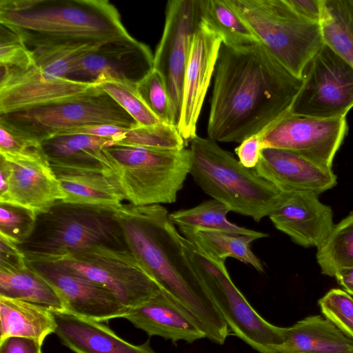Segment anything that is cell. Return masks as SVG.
Masks as SVG:
<instances>
[{"mask_svg":"<svg viewBox=\"0 0 353 353\" xmlns=\"http://www.w3.org/2000/svg\"><path fill=\"white\" fill-rule=\"evenodd\" d=\"M190 174L197 185L230 212L248 216L259 222L269 216L283 192L244 167L216 141L199 136L190 141Z\"/></svg>","mask_w":353,"mask_h":353,"instance_id":"5b68a950","label":"cell"},{"mask_svg":"<svg viewBox=\"0 0 353 353\" xmlns=\"http://www.w3.org/2000/svg\"><path fill=\"white\" fill-rule=\"evenodd\" d=\"M40 146L39 143L25 137L19 132L0 123V152L21 154Z\"/></svg>","mask_w":353,"mask_h":353,"instance_id":"f35d334b","label":"cell"},{"mask_svg":"<svg viewBox=\"0 0 353 353\" xmlns=\"http://www.w3.org/2000/svg\"><path fill=\"white\" fill-rule=\"evenodd\" d=\"M259 41L290 73L301 79L323 46L320 23L308 21L287 0H226Z\"/></svg>","mask_w":353,"mask_h":353,"instance_id":"52a82bcc","label":"cell"},{"mask_svg":"<svg viewBox=\"0 0 353 353\" xmlns=\"http://www.w3.org/2000/svg\"><path fill=\"white\" fill-rule=\"evenodd\" d=\"M201 21V0L168 1L163 34L154 54V69L164 80L176 128L181 117L183 81L192 39Z\"/></svg>","mask_w":353,"mask_h":353,"instance_id":"7c38bea8","label":"cell"},{"mask_svg":"<svg viewBox=\"0 0 353 353\" xmlns=\"http://www.w3.org/2000/svg\"><path fill=\"white\" fill-rule=\"evenodd\" d=\"M334 277L344 290L353 296V267L339 270Z\"/></svg>","mask_w":353,"mask_h":353,"instance_id":"7bdbcfd3","label":"cell"},{"mask_svg":"<svg viewBox=\"0 0 353 353\" xmlns=\"http://www.w3.org/2000/svg\"><path fill=\"white\" fill-rule=\"evenodd\" d=\"M69 203L121 207L124 196L114 174L52 167Z\"/></svg>","mask_w":353,"mask_h":353,"instance_id":"d4e9b609","label":"cell"},{"mask_svg":"<svg viewBox=\"0 0 353 353\" xmlns=\"http://www.w3.org/2000/svg\"><path fill=\"white\" fill-rule=\"evenodd\" d=\"M36 215L19 205L0 203V236L17 245L22 243L32 231Z\"/></svg>","mask_w":353,"mask_h":353,"instance_id":"74e56055","label":"cell"},{"mask_svg":"<svg viewBox=\"0 0 353 353\" xmlns=\"http://www.w3.org/2000/svg\"><path fill=\"white\" fill-rule=\"evenodd\" d=\"M274 353H353V340L321 315L308 316L285 327Z\"/></svg>","mask_w":353,"mask_h":353,"instance_id":"cb8c5ba5","label":"cell"},{"mask_svg":"<svg viewBox=\"0 0 353 353\" xmlns=\"http://www.w3.org/2000/svg\"><path fill=\"white\" fill-rule=\"evenodd\" d=\"M289 113L314 118L346 117L353 108V68L325 44L306 65Z\"/></svg>","mask_w":353,"mask_h":353,"instance_id":"8fae6325","label":"cell"},{"mask_svg":"<svg viewBox=\"0 0 353 353\" xmlns=\"http://www.w3.org/2000/svg\"><path fill=\"white\" fill-rule=\"evenodd\" d=\"M287 2L304 19L320 23L323 13V0H287Z\"/></svg>","mask_w":353,"mask_h":353,"instance_id":"b9f144b4","label":"cell"},{"mask_svg":"<svg viewBox=\"0 0 353 353\" xmlns=\"http://www.w3.org/2000/svg\"><path fill=\"white\" fill-rule=\"evenodd\" d=\"M27 263L53 288L66 312L105 322L123 318L128 310L105 288L61 264Z\"/></svg>","mask_w":353,"mask_h":353,"instance_id":"2e32d148","label":"cell"},{"mask_svg":"<svg viewBox=\"0 0 353 353\" xmlns=\"http://www.w3.org/2000/svg\"><path fill=\"white\" fill-rule=\"evenodd\" d=\"M94 84L50 78L33 67L0 79V114L56 101L83 92Z\"/></svg>","mask_w":353,"mask_h":353,"instance_id":"ffe728a7","label":"cell"},{"mask_svg":"<svg viewBox=\"0 0 353 353\" xmlns=\"http://www.w3.org/2000/svg\"><path fill=\"white\" fill-rule=\"evenodd\" d=\"M262 150L261 134L252 135L235 148L239 161L245 168L253 169L258 163Z\"/></svg>","mask_w":353,"mask_h":353,"instance_id":"ab89813d","label":"cell"},{"mask_svg":"<svg viewBox=\"0 0 353 353\" xmlns=\"http://www.w3.org/2000/svg\"><path fill=\"white\" fill-rule=\"evenodd\" d=\"M0 123L39 143L71 128L101 124L131 128L139 125L106 92L94 84L74 96L0 114Z\"/></svg>","mask_w":353,"mask_h":353,"instance_id":"ba28073f","label":"cell"},{"mask_svg":"<svg viewBox=\"0 0 353 353\" xmlns=\"http://www.w3.org/2000/svg\"><path fill=\"white\" fill-rule=\"evenodd\" d=\"M112 141L83 134H56L40 143L51 167L114 174L103 148Z\"/></svg>","mask_w":353,"mask_h":353,"instance_id":"603a6c76","label":"cell"},{"mask_svg":"<svg viewBox=\"0 0 353 353\" xmlns=\"http://www.w3.org/2000/svg\"><path fill=\"white\" fill-rule=\"evenodd\" d=\"M316 256L326 276H334L339 270L353 267V212L334 225Z\"/></svg>","mask_w":353,"mask_h":353,"instance_id":"1f68e13d","label":"cell"},{"mask_svg":"<svg viewBox=\"0 0 353 353\" xmlns=\"http://www.w3.org/2000/svg\"><path fill=\"white\" fill-rule=\"evenodd\" d=\"M136 86L151 112L162 123L173 125L170 99L161 74L153 68Z\"/></svg>","mask_w":353,"mask_h":353,"instance_id":"d590c367","label":"cell"},{"mask_svg":"<svg viewBox=\"0 0 353 353\" xmlns=\"http://www.w3.org/2000/svg\"><path fill=\"white\" fill-rule=\"evenodd\" d=\"M324 44L353 68V0H323Z\"/></svg>","mask_w":353,"mask_h":353,"instance_id":"f546056e","label":"cell"},{"mask_svg":"<svg viewBox=\"0 0 353 353\" xmlns=\"http://www.w3.org/2000/svg\"><path fill=\"white\" fill-rule=\"evenodd\" d=\"M0 203L37 214L65 195L41 146L21 154L0 152Z\"/></svg>","mask_w":353,"mask_h":353,"instance_id":"4fadbf2b","label":"cell"},{"mask_svg":"<svg viewBox=\"0 0 353 353\" xmlns=\"http://www.w3.org/2000/svg\"><path fill=\"white\" fill-rule=\"evenodd\" d=\"M302 79L290 73L261 43H221L214 73L208 138L241 143L288 114Z\"/></svg>","mask_w":353,"mask_h":353,"instance_id":"6da1fadb","label":"cell"},{"mask_svg":"<svg viewBox=\"0 0 353 353\" xmlns=\"http://www.w3.org/2000/svg\"><path fill=\"white\" fill-rule=\"evenodd\" d=\"M203 21L222 39V43L241 47L260 42L250 26L226 0H201Z\"/></svg>","mask_w":353,"mask_h":353,"instance_id":"4dcf8cb0","label":"cell"},{"mask_svg":"<svg viewBox=\"0 0 353 353\" xmlns=\"http://www.w3.org/2000/svg\"><path fill=\"white\" fill-rule=\"evenodd\" d=\"M221 43V37L202 20L193 37L183 81L177 129L185 142H190L197 136V121L214 73Z\"/></svg>","mask_w":353,"mask_h":353,"instance_id":"e0dca14e","label":"cell"},{"mask_svg":"<svg viewBox=\"0 0 353 353\" xmlns=\"http://www.w3.org/2000/svg\"><path fill=\"white\" fill-rule=\"evenodd\" d=\"M269 217L277 230L304 248H319L335 225L332 208L319 200V194L311 192H283Z\"/></svg>","mask_w":353,"mask_h":353,"instance_id":"ac0fdd59","label":"cell"},{"mask_svg":"<svg viewBox=\"0 0 353 353\" xmlns=\"http://www.w3.org/2000/svg\"><path fill=\"white\" fill-rule=\"evenodd\" d=\"M94 84L106 92L139 125L150 126L161 123L139 95L136 84L112 79Z\"/></svg>","mask_w":353,"mask_h":353,"instance_id":"836d02e7","label":"cell"},{"mask_svg":"<svg viewBox=\"0 0 353 353\" xmlns=\"http://www.w3.org/2000/svg\"><path fill=\"white\" fill-rule=\"evenodd\" d=\"M123 318L150 336H160L174 343L184 341L192 343L206 338L196 319L164 290L128 308Z\"/></svg>","mask_w":353,"mask_h":353,"instance_id":"44dd1931","label":"cell"},{"mask_svg":"<svg viewBox=\"0 0 353 353\" xmlns=\"http://www.w3.org/2000/svg\"><path fill=\"white\" fill-rule=\"evenodd\" d=\"M114 209L128 249L160 287L196 319L206 338L223 344L229 327L167 209L159 204L130 203Z\"/></svg>","mask_w":353,"mask_h":353,"instance_id":"7a4b0ae2","label":"cell"},{"mask_svg":"<svg viewBox=\"0 0 353 353\" xmlns=\"http://www.w3.org/2000/svg\"><path fill=\"white\" fill-rule=\"evenodd\" d=\"M103 152L125 200L135 206L174 203L190 174L189 149L172 150L110 142Z\"/></svg>","mask_w":353,"mask_h":353,"instance_id":"8992f818","label":"cell"},{"mask_svg":"<svg viewBox=\"0 0 353 353\" xmlns=\"http://www.w3.org/2000/svg\"><path fill=\"white\" fill-rule=\"evenodd\" d=\"M55 334L74 353H156L149 341L131 344L117 336L101 322L66 312H53Z\"/></svg>","mask_w":353,"mask_h":353,"instance_id":"7402d4cb","label":"cell"},{"mask_svg":"<svg viewBox=\"0 0 353 353\" xmlns=\"http://www.w3.org/2000/svg\"><path fill=\"white\" fill-rule=\"evenodd\" d=\"M347 130L346 117L323 119L288 113L260 134L262 148L290 150L332 168Z\"/></svg>","mask_w":353,"mask_h":353,"instance_id":"5bb4252c","label":"cell"},{"mask_svg":"<svg viewBox=\"0 0 353 353\" xmlns=\"http://www.w3.org/2000/svg\"><path fill=\"white\" fill-rule=\"evenodd\" d=\"M154 68V55L130 34L106 41L81 56L67 79L90 83L112 79L137 84Z\"/></svg>","mask_w":353,"mask_h":353,"instance_id":"9a60e30c","label":"cell"},{"mask_svg":"<svg viewBox=\"0 0 353 353\" xmlns=\"http://www.w3.org/2000/svg\"><path fill=\"white\" fill-rule=\"evenodd\" d=\"M54 262L105 288L128 308L163 290L128 249L94 245Z\"/></svg>","mask_w":353,"mask_h":353,"instance_id":"30bf717a","label":"cell"},{"mask_svg":"<svg viewBox=\"0 0 353 353\" xmlns=\"http://www.w3.org/2000/svg\"><path fill=\"white\" fill-rule=\"evenodd\" d=\"M39 341L21 336H9L0 340V353H42Z\"/></svg>","mask_w":353,"mask_h":353,"instance_id":"60d3db41","label":"cell"},{"mask_svg":"<svg viewBox=\"0 0 353 353\" xmlns=\"http://www.w3.org/2000/svg\"><path fill=\"white\" fill-rule=\"evenodd\" d=\"M199 251L210 259L225 261L228 257L250 264L264 272V266L251 250L256 238L219 230H199L186 237Z\"/></svg>","mask_w":353,"mask_h":353,"instance_id":"f1b7e54d","label":"cell"},{"mask_svg":"<svg viewBox=\"0 0 353 353\" xmlns=\"http://www.w3.org/2000/svg\"><path fill=\"white\" fill-rule=\"evenodd\" d=\"M0 296L39 304L54 312H65L53 288L26 261L17 265L0 264Z\"/></svg>","mask_w":353,"mask_h":353,"instance_id":"4316f807","label":"cell"},{"mask_svg":"<svg viewBox=\"0 0 353 353\" xmlns=\"http://www.w3.org/2000/svg\"><path fill=\"white\" fill-rule=\"evenodd\" d=\"M94 245L128 249L115 209L61 200L37 214L17 246L27 262H54Z\"/></svg>","mask_w":353,"mask_h":353,"instance_id":"277c9868","label":"cell"},{"mask_svg":"<svg viewBox=\"0 0 353 353\" xmlns=\"http://www.w3.org/2000/svg\"><path fill=\"white\" fill-rule=\"evenodd\" d=\"M230 210L214 199L188 209H181L170 214L172 224L185 238L199 230H219L254 236L256 239L267 237L268 234L248 229L230 222L227 219Z\"/></svg>","mask_w":353,"mask_h":353,"instance_id":"83f0119b","label":"cell"},{"mask_svg":"<svg viewBox=\"0 0 353 353\" xmlns=\"http://www.w3.org/2000/svg\"><path fill=\"white\" fill-rule=\"evenodd\" d=\"M34 65L31 50L14 31L0 24V79Z\"/></svg>","mask_w":353,"mask_h":353,"instance_id":"e575fe53","label":"cell"},{"mask_svg":"<svg viewBox=\"0 0 353 353\" xmlns=\"http://www.w3.org/2000/svg\"><path fill=\"white\" fill-rule=\"evenodd\" d=\"M1 339L21 336L43 344L55 333L57 321L52 310L27 301L0 296Z\"/></svg>","mask_w":353,"mask_h":353,"instance_id":"484cf974","label":"cell"},{"mask_svg":"<svg viewBox=\"0 0 353 353\" xmlns=\"http://www.w3.org/2000/svg\"><path fill=\"white\" fill-rule=\"evenodd\" d=\"M253 170L283 192L304 191L319 195L337 184L332 168L287 150L262 148Z\"/></svg>","mask_w":353,"mask_h":353,"instance_id":"d6986e66","label":"cell"},{"mask_svg":"<svg viewBox=\"0 0 353 353\" xmlns=\"http://www.w3.org/2000/svg\"><path fill=\"white\" fill-rule=\"evenodd\" d=\"M182 242L229 329L259 353H274V347L285 341V327L272 325L259 314L232 281L225 261L209 258L183 236Z\"/></svg>","mask_w":353,"mask_h":353,"instance_id":"9c48e42d","label":"cell"},{"mask_svg":"<svg viewBox=\"0 0 353 353\" xmlns=\"http://www.w3.org/2000/svg\"><path fill=\"white\" fill-rule=\"evenodd\" d=\"M0 24L29 50L97 46L129 34L106 0H1Z\"/></svg>","mask_w":353,"mask_h":353,"instance_id":"3957f363","label":"cell"},{"mask_svg":"<svg viewBox=\"0 0 353 353\" xmlns=\"http://www.w3.org/2000/svg\"><path fill=\"white\" fill-rule=\"evenodd\" d=\"M318 305L324 317L353 340V296L334 288L319 300Z\"/></svg>","mask_w":353,"mask_h":353,"instance_id":"8d00e7d4","label":"cell"},{"mask_svg":"<svg viewBox=\"0 0 353 353\" xmlns=\"http://www.w3.org/2000/svg\"><path fill=\"white\" fill-rule=\"evenodd\" d=\"M113 143L172 150L185 148V141L177 128L162 122L154 125H137L129 128Z\"/></svg>","mask_w":353,"mask_h":353,"instance_id":"d6a6232c","label":"cell"}]
</instances>
